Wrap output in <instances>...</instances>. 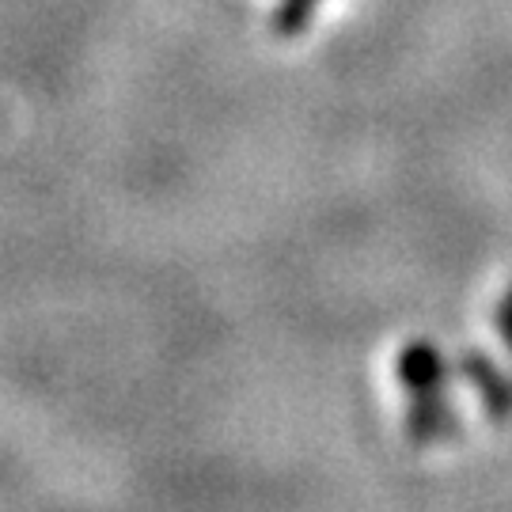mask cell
I'll return each instance as SVG.
<instances>
[{
  "label": "cell",
  "mask_w": 512,
  "mask_h": 512,
  "mask_svg": "<svg viewBox=\"0 0 512 512\" xmlns=\"http://www.w3.org/2000/svg\"><path fill=\"white\" fill-rule=\"evenodd\" d=\"M395 376H399V387H403L410 399L418 395H437V391H448V380H452V368L444 361L429 338H414L399 349V361H395Z\"/></svg>",
  "instance_id": "cell-1"
},
{
  "label": "cell",
  "mask_w": 512,
  "mask_h": 512,
  "mask_svg": "<svg viewBox=\"0 0 512 512\" xmlns=\"http://www.w3.org/2000/svg\"><path fill=\"white\" fill-rule=\"evenodd\" d=\"M459 376H467L475 384L482 410L490 414L494 425H509L512 421V376L497 365L486 349H467L459 357Z\"/></svg>",
  "instance_id": "cell-2"
},
{
  "label": "cell",
  "mask_w": 512,
  "mask_h": 512,
  "mask_svg": "<svg viewBox=\"0 0 512 512\" xmlns=\"http://www.w3.org/2000/svg\"><path fill=\"white\" fill-rule=\"evenodd\" d=\"M463 418H459V406L448 399V391L437 395H418L406 406V437L410 440H452L459 437Z\"/></svg>",
  "instance_id": "cell-3"
},
{
  "label": "cell",
  "mask_w": 512,
  "mask_h": 512,
  "mask_svg": "<svg viewBox=\"0 0 512 512\" xmlns=\"http://www.w3.org/2000/svg\"><path fill=\"white\" fill-rule=\"evenodd\" d=\"M323 0H281L274 12V35L277 38H300L308 31L311 16Z\"/></svg>",
  "instance_id": "cell-4"
},
{
  "label": "cell",
  "mask_w": 512,
  "mask_h": 512,
  "mask_svg": "<svg viewBox=\"0 0 512 512\" xmlns=\"http://www.w3.org/2000/svg\"><path fill=\"white\" fill-rule=\"evenodd\" d=\"M494 323H497V334H501V342H505V349L512 353V296H509V293H505V300L497 304Z\"/></svg>",
  "instance_id": "cell-5"
},
{
  "label": "cell",
  "mask_w": 512,
  "mask_h": 512,
  "mask_svg": "<svg viewBox=\"0 0 512 512\" xmlns=\"http://www.w3.org/2000/svg\"><path fill=\"white\" fill-rule=\"evenodd\" d=\"M509 296H512V285H509Z\"/></svg>",
  "instance_id": "cell-6"
}]
</instances>
